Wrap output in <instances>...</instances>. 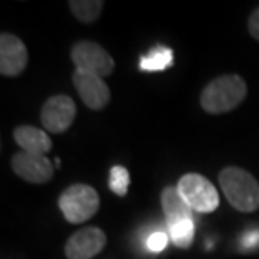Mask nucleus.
<instances>
[{"mask_svg":"<svg viewBox=\"0 0 259 259\" xmlns=\"http://www.w3.org/2000/svg\"><path fill=\"white\" fill-rule=\"evenodd\" d=\"M247 95V84L241 76L224 74L212 79L200 93V106L210 115H222L239 106Z\"/></svg>","mask_w":259,"mask_h":259,"instance_id":"f257e3e1","label":"nucleus"},{"mask_svg":"<svg viewBox=\"0 0 259 259\" xmlns=\"http://www.w3.org/2000/svg\"><path fill=\"white\" fill-rule=\"evenodd\" d=\"M219 182L227 202L239 212H254L259 209V182L241 167H226L221 170Z\"/></svg>","mask_w":259,"mask_h":259,"instance_id":"f03ea898","label":"nucleus"},{"mask_svg":"<svg viewBox=\"0 0 259 259\" xmlns=\"http://www.w3.org/2000/svg\"><path fill=\"white\" fill-rule=\"evenodd\" d=\"M59 209L71 224H81L91 219L100 209V195L91 185L74 184L59 195Z\"/></svg>","mask_w":259,"mask_h":259,"instance_id":"7ed1b4c3","label":"nucleus"},{"mask_svg":"<svg viewBox=\"0 0 259 259\" xmlns=\"http://www.w3.org/2000/svg\"><path fill=\"white\" fill-rule=\"evenodd\" d=\"M177 189L190 209L195 212L207 214L219 207V194L215 187L199 174H185L184 177H180Z\"/></svg>","mask_w":259,"mask_h":259,"instance_id":"20e7f679","label":"nucleus"},{"mask_svg":"<svg viewBox=\"0 0 259 259\" xmlns=\"http://www.w3.org/2000/svg\"><path fill=\"white\" fill-rule=\"evenodd\" d=\"M71 59L77 71H84L100 77L110 76L115 69V61L105 48L96 42H77L71 49Z\"/></svg>","mask_w":259,"mask_h":259,"instance_id":"39448f33","label":"nucleus"},{"mask_svg":"<svg viewBox=\"0 0 259 259\" xmlns=\"http://www.w3.org/2000/svg\"><path fill=\"white\" fill-rule=\"evenodd\" d=\"M10 165L17 177L30 184H46L54 175V167L46 155L27 153L20 150L12 157Z\"/></svg>","mask_w":259,"mask_h":259,"instance_id":"423d86ee","label":"nucleus"},{"mask_svg":"<svg viewBox=\"0 0 259 259\" xmlns=\"http://www.w3.org/2000/svg\"><path fill=\"white\" fill-rule=\"evenodd\" d=\"M76 118V105L69 96L58 95L49 98L40 111V121L51 133H64Z\"/></svg>","mask_w":259,"mask_h":259,"instance_id":"0eeeda50","label":"nucleus"},{"mask_svg":"<svg viewBox=\"0 0 259 259\" xmlns=\"http://www.w3.org/2000/svg\"><path fill=\"white\" fill-rule=\"evenodd\" d=\"M72 82H74V88L82 103L91 110H103L110 103L111 93L108 84L103 81V77L74 69Z\"/></svg>","mask_w":259,"mask_h":259,"instance_id":"6e6552de","label":"nucleus"},{"mask_svg":"<svg viewBox=\"0 0 259 259\" xmlns=\"http://www.w3.org/2000/svg\"><path fill=\"white\" fill-rule=\"evenodd\" d=\"M106 246V234L100 227H84L74 232L64 246L67 259H91Z\"/></svg>","mask_w":259,"mask_h":259,"instance_id":"1a4fd4ad","label":"nucleus"},{"mask_svg":"<svg viewBox=\"0 0 259 259\" xmlns=\"http://www.w3.org/2000/svg\"><path fill=\"white\" fill-rule=\"evenodd\" d=\"M27 63L29 54L22 40L9 32L0 35V74L15 77L25 69Z\"/></svg>","mask_w":259,"mask_h":259,"instance_id":"9d476101","label":"nucleus"},{"mask_svg":"<svg viewBox=\"0 0 259 259\" xmlns=\"http://www.w3.org/2000/svg\"><path fill=\"white\" fill-rule=\"evenodd\" d=\"M160 202H162V209L165 217H167L168 226L184 221H194V210L184 200L177 187H170V185L165 187L162 190V195H160Z\"/></svg>","mask_w":259,"mask_h":259,"instance_id":"9b49d317","label":"nucleus"},{"mask_svg":"<svg viewBox=\"0 0 259 259\" xmlns=\"http://www.w3.org/2000/svg\"><path fill=\"white\" fill-rule=\"evenodd\" d=\"M15 143L19 145L22 152L35 153V155H46L53 148V142L48 137L44 130H39L35 126L20 125L14 130Z\"/></svg>","mask_w":259,"mask_h":259,"instance_id":"f8f14e48","label":"nucleus"},{"mask_svg":"<svg viewBox=\"0 0 259 259\" xmlns=\"http://www.w3.org/2000/svg\"><path fill=\"white\" fill-rule=\"evenodd\" d=\"M174 53L170 48L157 46L147 56L140 59V69L143 71H163L174 64Z\"/></svg>","mask_w":259,"mask_h":259,"instance_id":"ddd939ff","label":"nucleus"},{"mask_svg":"<svg viewBox=\"0 0 259 259\" xmlns=\"http://www.w3.org/2000/svg\"><path fill=\"white\" fill-rule=\"evenodd\" d=\"M103 5L105 4L101 0H72V2H69V9L77 20L84 24H91L101 15Z\"/></svg>","mask_w":259,"mask_h":259,"instance_id":"4468645a","label":"nucleus"},{"mask_svg":"<svg viewBox=\"0 0 259 259\" xmlns=\"http://www.w3.org/2000/svg\"><path fill=\"white\" fill-rule=\"evenodd\" d=\"M168 234L170 239L177 247H189L194 241L195 234V222L194 221H184L177 222V224H170L168 226Z\"/></svg>","mask_w":259,"mask_h":259,"instance_id":"2eb2a0df","label":"nucleus"},{"mask_svg":"<svg viewBox=\"0 0 259 259\" xmlns=\"http://www.w3.org/2000/svg\"><path fill=\"white\" fill-rule=\"evenodd\" d=\"M130 187V174L125 167L121 165H115L110 170V189L111 192H115L116 195H126Z\"/></svg>","mask_w":259,"mask_h":259,"instance_id":"dca6fc26","label":"nucleus"},{"mask_svg":"<svg viewBox=\"0 0 259 259\" xmlns=\"http://www.w3.org/2000/svg\"><path fill=\"white\" fill-rule=\"evenodd\" d=\"M167 244H168V236L165 234V232H153L147 239V247H148V251H152V252L163 251Z\"/></svg>","mask_w":259,"mask_h":259,"instance_id":"f3484780","label":"nucleus"},{"mask_svg":"<svg viewBox=\"0 0 259 259\" xmlns=\"http://www.w3.org/2000/svg\"><path fill=\"white\" fill-rule=\"evenodd\" d=\"M247 30H249L252 37L259 40V7L252 10V14L247 19Z\"/></svg>","mask_w":259,"mask_h":259,"instance_id":"a211bd4d","label":"nucleus"},{"mask_svg":"<svg viewBox=\"0 0 259 259\" xmlns=\"http://www.w3.org/2000/svg\"><path fill=\"white\" fill-rule=\"evenodd\" d=\"M242 246L246 247V249H252V247H256L259 244V231H251L247 232V234L242 236Z\"/></svg>","mask_w":259,"mask_h":259,"instance_id":"6ab92c4d","label":"nucleus"}]
</instances>
